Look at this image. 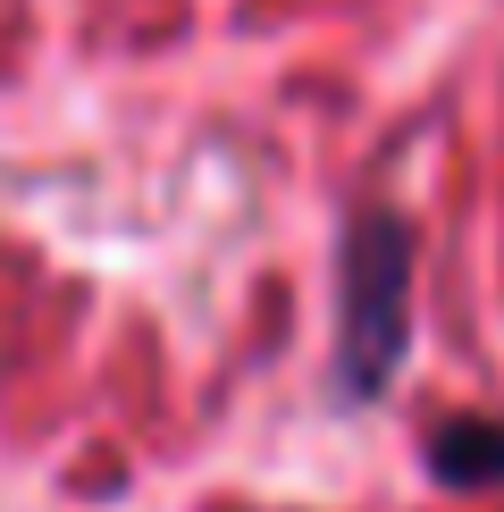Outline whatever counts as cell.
<instances>
[{
	"label": "cell",
	"mask_w": 504,
	"mask_h": 512,
	"mask_svg": "<svg viewBox=\"0 0 504 512\" xmlns=\"http://www.w3.org/2000/svg\"><path fill=\"white\" fill-rule=\"evenodd\" d=\"M412 345V227L395 210H362L336 252V378L345 395H387Z\"/></svg>",
	"instance_id": "obj_1"
},
{
	"label": "cell",
	"mask_w": 504,
	"mask_h": 512,
	"mask_svg": "<svg viewBox=\"0 0 504 512\" xmlns=\"http://www.w3.org/2000/svg\"><path fill=\"white\" fill-rule=\"evenodd\" d=\"M429 471L446 487H496L504 479V420H446L429 437Z\"/></svg>",
	"instance_id": "obj_2"
}]
</instances>
